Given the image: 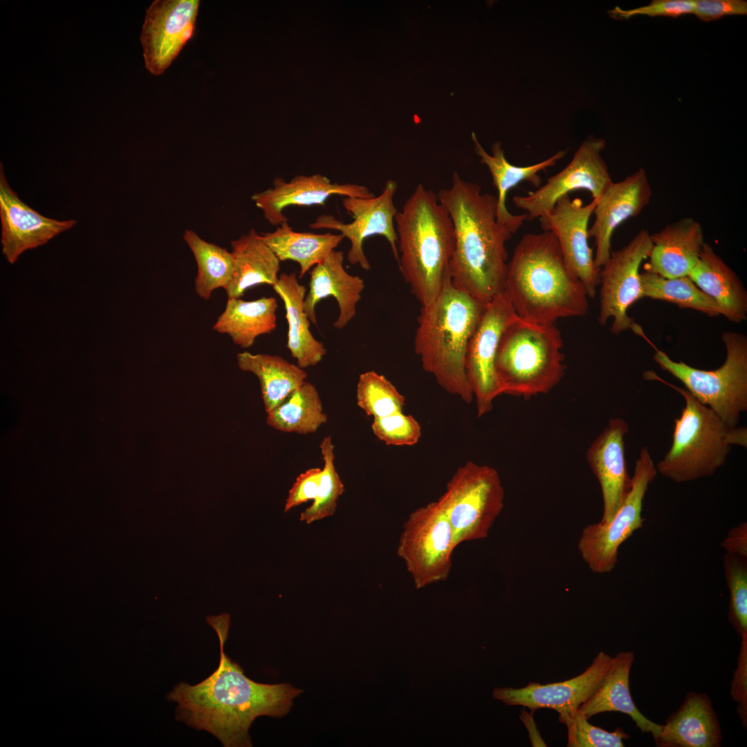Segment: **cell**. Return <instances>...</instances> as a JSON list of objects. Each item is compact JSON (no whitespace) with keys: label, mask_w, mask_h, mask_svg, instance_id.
Masks as SVG:
<instances>
[{"label":"cell","mask_w":747,"mask_h":747,"mask_svg":"<svg viewBox=\"0 0 747 747\" xmlns=\"http://www.w3.org/2000/svg\"><path fill=\"white\" fill-rule=\"evenodd\" d=\"M220 642L217 668L201 682L175 685L167 699L177 703L176 718L189 726L208 732L225 747L252 746L249 729L257 717H282L302 690L289 683L255 682L225 654L230 616L206 617Z\"/></svg>","instance_id":"obj_1"},{"label":"cell","mask_w":747,"mask_h":747,"mask_svg":"<svg viewBox=\"0 0 747 747\" xmlns=\"http://www.w3.org/2000/svg\"><path fill=\"white\" fill-rule=\"evenodd\" d=\"M453 223L455 244L449 265L452 284L486 304L503 292L506 243L513 234L497 220V196L454 172L437 193Z\"/></svg>","instance_id":"obj_2"},{"label":"cell","mask_w":747,"mask_h":747,"mask_svg":"<svg viewBox=\"0 0 747 747\" xmlns=\"http://www.w3.org/2000/svg\"><path fill=\"white\" fill-rule=\"evenodd\" d=\"M503 293L518 316L540 324L582 316L588 309L584 285L548 231L521 238L507 264Z\"/></svg>","instance_id":"obj_3"},{"label":"cell","mask_w":747,"mask_h":747,"mask_svg":"<svg viewBox=\"0 0 747 747\" xmlns=\"http://www.w3.org/2000/svg\"><path fill=\"white\" fill-rule=\"evenodd\" d=\"M485 306L454 286L449 273L437 297L421 306L417 319L414 344L423 369L468 404L474 396L465 372L466 351Z\"/></svg>","instance_id":"obj_4"},{"label":"cell","mask_w":747,"mask_h":747,"mask_svg":"<svg viewBox=\"0 0 747 747\" xmlns=\"http://www.w3.org/2000/svg\"><path fill=\"white\" fill-rule=\"evenodd\" d=\"M398 267L421 306L439 295L455 244L453 223L437 194L418 184L395 216Z\"/></svg>","instance_id":"obj_5"},{"label":"cell","mask_w":747,"mask_h":747,"mask_svg":"<svg viewBox=\"0 0 747 747\" xmlns=\"http://www.w3.org/2000/svg\"><path fill=\"white\" fill-rule=\"evenodd\" d=\"M643 376L673 388L685 403L680 417L674 419L672 445L656 465L657 472L676 483L692 481L712 475L726 461L732 445L746 448V427H728L685 388L653 371H645Z\"/></svg>","instance_id":"obj_6"},{"label":"cell","mask_w":747,"mask_h":747,"mask_svg":"<svg viewBox=\"0 0 747 747\" xmlns=\"http://www.w3.org/2000/svg\"><path fill=\"white\" fill-rule=\"evenodd\" d=\"M562 346L555 324L537 323L517 315L504 329L497 353L500 395L528 398L549 392L564 374Z\"/></svg>","instance_id":"obj_7"},{"label":"cell","mask_w":747,"mask_h":747,"mask_svg":"<svg viewBox=\"0 0 747 747\" xmlns=\"http://www.w3.org/2000/svg\"><path fill=\"white\" fill-rule=\"evenodd\" d=\"M723 364L714 370L693 367L672 360L656 350L654 360L664 371L679 380L694 398L710 408L730 427H737L747 409V338L735 331L723 332Z\"/></svg>","instance_id":"obj_8"},{"label":"cell","mask_w":747,"mask_h":747,"mask_svg":"<svg viewBox=\"0 0 747 747\" xmlns=\"http://www.w3.org/2000/svg\"><path fill=\"white\" fill-rule=\"evenodd\" d=\"M498 471L468 461L455 471L437 499L452 527L455 547L486 539L504 508Z\"/></svg>","instance_id":"obj_9"},{"label":"cell","mask_w":747,"mask_h":747,"mask_svg":"<svg viewBox=\"0 0 747 747\" xmlns=\"http://www.w3.org/2000/svg\"><path fill=\"white\" fill-rule=\"evenodd\" d=\"M455 549L451 525L436 500L415 509L407 517L397 555L419 589L448 580Z\"/></svg>","instance_id":"obj_10"},{"label":"cell","mask_w":747,"mask_h":747,"mask_svg":"<svg viewBox=\"0 0 747 747\" xmlns=\"http://www.w3.org/2000/svg\"><path fill=\"white\" fill-rule=\"evenodd\" d=\"M657 474L647 447L641 448L630 489L614 515L585 527L578 542L580 555L592 572H611L618 562V550L633 533L643 526V508L649 486Z\"/></svg>","instance_id":"obj_11"},{"label":"cell","mask_w":747,"mask_h":747,"mask_svg":"<svg viewBox=\"0 0 747 747\" xmlns=\"http://www.w3.org/2000/svg\"><path fill=\"white\" fill-rule=\"evenodd\" d=\"M604 139L590 136L582 142L572 160L561 171L524 196L513 198L514 205L523 210L526 221L540 219L557 201L577 190L589 192L592 199H598L613 182L608 167L601 156Z\"/></svg>","instance_id":"obj_12"},{"label":"cell","mask_w":747,"mask_h":747,"mask_svg":"<svg viewBox=\"0 0 747 747\" xmlns=\"http://www.w3.org/2000/svg\"><path fill=\"white\" fill-rule=\"evenodd\" d=\"M652 246L650 234L642 230L622 248L611 252L600 268L598 322L604 325L613 318L611 331L619 334L637 326L627 315L628 308L643 297L640 266Z\"/></svg>","instance_id":"obj_13"},{"label":"cell","mask_w":747,"mask_h":747,"mask_svg":"<svg viewBox=\"0 0 747 747\" xmlns=\"http://www.w3.org/2000/svg\"><path fill=\"white\" fill-rule=\"evenodd\" d=\"M397 188L395 181L388 180L381 194L377 196L367 199L344 196L342 205L353 218V221L344 223L333 215L322 214L308 227L340 232L351 242L347 260L352 265H359L363 270L371 268L363 250V243L367 238L374 235L382 236L387 240L398 262V237L394 224L398 210L394 201Z\"/></svg>","instance_id":"obj_14"},{"label":"cell","mask_w":747,"mask_h":747,"mask_svg":"<svg viewBox=\"0 0 747 747\" xmlns=\"http://www.w3.org/2000/svg\"><path fill=\"white\" fill-rule=\"evenodd\" d=\"M517 315L502 292L485 306L480 320L469 341L465 356V372L474 398L477 415L491 411L500 395L495 360L501 335Z\"/></svg>","instance_id":"obj_15"},{"label":"cell","mask_w":747,"mask_h":747,"mask_svg":"<svg viewBox=\"0 0 747 747\" xmlns=\"http://www.w3.org/2000/svg\"><path fill=\"white\" fill-rule=\"evenodd\" d=\"M597 202L593 199L584 204L580 199L567 195L539 219L542 230L556 237L566 264L592 299L600 282V268L595 264L589 244V223Z\"/></svg>","instance_id":"obj_16"},{"label":"cell","mask_w":747,"mask_h":747,"mask_svg":"<svg viewBox=\"0 0 747 747\" xmlns=\"http://www.w3.org/2000/svg\"><path fill=\"white\" fill-rule=\"evenodd\" d=\"M199 0H156L147 10L140 42L145 67L161 75L194 36Z\"/></svg>","instance_id":"obj_17"},{"label":"cell","mask_w":747,"mask_h":747,"mask_svg":"<svg viewBox=\"0 0 747 747\" xmlns=\"http://www.w3.org/2000/svg\"><path fill=\"white\" fill-rule=\"evenodd\" d=\"M652 189L645 169H638L618 182H612L598 199L589 237L596 246L595 264L601 268L611 253V238L616 229L627 219L640 214L652 199Z\"/></svg>","instance_id":"obj_18"},{"label":"cell","mask_w":747,"mask_h":747,"mask_svg":"<svg viewBox=\"0 0 747 747\" xmlns=\"http://www.w3.org/2000/svg\"><path fill=\"white\" fill-rule=\"evenodd\" d=\"M611 661L612 656L600 651L582 673L569 680L548 684L531 682L521 688H495L492 697L507 706H522L533 712L540 708L558 713L575 710L598 688Z\"/></svg>","instance_id":"obj_19"},{"label":"cell","mask_w":747,"mask_h":747,"mask_svg":"<svg viewBox=\"0 0 747 747\" xmlns=\"http://www.w3.org/2000/svg\"><path fill=\"white\" fill-rule=\"evenodd\" d=\"M0 219L2 251L14 264L26 250L42 246L71 228L74 219L59 221L46 217L23 202L12 190L0 164Z\"/></svg>","instance_id":"obj_20"},{"label":"cell","mask_w":747,"mask_h":747,"mask_svg":"<svg viewBox=\"0 0 747 747\" xmlns=\"http://www.w3.org/2000/svg\"><path fill=\"white\" fill-rule=\"evenodd\" d=\"M273 186L255 193L251 197L256 206L263 212L265 219L273 225H280L288 221L283 211L290 205H324L326 201L333 195L365 199L374 196L366 186L332 183L321 174L297 175L289 181L276 177Z\"/></svg>","instance_id":"obj_21"},{"label":"cell","mask_w":747,"mask_h":747,"mask_svg":"<svg viewBox=\"0 0 747 747\" xmlns=\"http://www.w3.org/2000/svg\"><path fill=\"white\" fill-rule=\"evenodd\" d=\"M628 430V424L622 418L611 419L587 452V461L601 488V522L611 519L631 487L625 451V436Z\"/></svg>","instance_id":"obj_22"},{"label":"cell","mask_w":747,"mask_h":747,"mask_svg":"<svg viewBox=\"0 0 747 747\" xmlns=\"http://www.w3.org/2000/svg\"><path fill=\"white\" fill-rule=\"evenodd\" d=\"M650 239L652 246L645 270L669 279L688 276L705 243L702 225L692 217L665 225Z\"/></svg>","instance_id":"obj_23"},{"label":"cell","mask_w":747,"mask_h":747,"mask_svg":"<svg viewBox=\"0 0 747 747\" xmlns=\"http://www.w3.org/2000/svg\"><path fill=\"white\" fill-rule=\"evenodd\" d=\"M658 747H719L722 732L710 698L706 693H688L654 739Z\"/></svg>","instance_id":"obj_24"},{"label":"cell","mask_w":747,"mask_h":747,"mask_svg":"<svg viewBox=\"0 0 747 747\" xmlns=\"http://www.w3.org/2000/svg\"><path fill=\"white\" fill-rule=\"evenodd\" d=\"M344 252L333 250L311 271L309 291L304 299V311L313 324H317L315 306L322 299L333 297L340 313L333 326L342 329L356 314V306L365 288L363 279L349 274L343 266Z\"/></svg>","instance_id":"obj_25"},{"label":"cell","mask_w":747,"mask_h":747,"mask_svg":"<svg viewBox=\"0 0 747 747\" xmlns=\"http://www.w3.org/2000/svg\"><path fill=\"white\" fill-rule=\"evenodd\" d=\"M472 138L475 153L479 156L480 163L488 167L492 184L497 191V220L513 234L523 225L526 216L524 214H513L508 211L506 206L508 192L522 182H528L538 188L542 183L540 173L555 165L559 160L565 156L567 151H558L552 156L533 165L517 166L507 160L499 142L494 143L490 155L481 145L474 132L472 133Z\"/></svg>","instance_id":"obj_26"},{"label":"cell","mask_w":747,"mask_h":747,"mask_svg":"<svg viewBox=\"0 0 747 747\" xmlns=\"http://www.w3.org/2000/svg\"><path fill=\"white\" fill-rule=\"evenodd\" d=\"M635 656L631 651L618 652L612 656L610 667L601 684L592 696L578 708L589 719L596 714L618 712L630 717L643 733L656 738L662 725L643 715L636 706L629 688V674Z\"/></svg>","instance_id":"obj_27"},{"label":"cell","mask_w":747,"mask_h":747,"mask_svg":"<svg viewBox=\"0 0 747 747\" xmlns=\"http://www.w3.org/2000/svg\"><path fill=\"white\" fill-rule=\"evenodd\" d=\"M690 279L717 304L719 313L732 322L747 318V291L735 271L704 243Z\"/></svg>","instance_id":"obj_28"},{"label":"cell","mask_w":747,"mask_h":747,"mask_svg":"<svg viewBox=\"0 0 747 747\" xmlns=\"http://www.w3.org/2000/svg\"><path fill=\"white\" fill-rule=\"evenodd\" d=\"M273 288L284 302L288 325L286 347L292 357L302 369L317 365L326 349L310 331V320L304 308L305 286L299 283L295 273H284Z\"/></svg>","instance_id":"obj_29"},{"label":"cell","mask_w":747,"mask_h":747,"mask_svg":"<svg viewBox=\"0 0 747 747\" xmlns=\"http://www.w3.org/2000/svg\"><path fill=\"white\" fill-rule=\"evenodd\" d=\"M234 273L225 289L228 299L241 298L259 284L273 286L278 281L280 261L255 229L230 241Z\"/></svg>","instance_id":"obj_30"},{"label":"cell","mask_w":747,"mask_h":747,"mask_svg":"<svg viewBox=\"0 0 747 747\" xmlns=\"http://www.w3.org/2000/svg\"><path fill=\"white\" fill-rule=\"evenodd\" d=\"M277 306V300L273 297H263L252 301L228 299L225 309L218 317L213 329L219 333L227 334L236 345L243 349L250 348L258 336L275 330Z\"/></svg>","instance_id":"obj_31"},{"label":"cell","mask_w":747,"mask_h":747,"mask_svg":"<svg viewBox=\"0 0 747 747\" xmlns=\"http://www.w3.org/2000/svg\"><path fill=\"white\" fill-rule=\"evenodd\" d=\"M237 361L240 369L258 378L266 413L282 403L307 377L304 369L279 356L243 351L237 353Z\"/></svg>","instance_id":"obj_32"},{"label":"cell","mask_w":747,"mask_h":747,"mask_svg":"<svg viewBox=\"0 0 747 747\" xmlns=\"http://www.w3.org/2000/svg\"><path fill=\"white\" fill-rule=\"evenodd\" d=\"M260 236L280 261L290 260L299 264V278L322 262L344 239L341 234L295 232L288 222Z\"/></svg>","instance_id":"obj_33"},{"label":"cell","mask_w":747,"mask_h":747,"mask_svg":"<svg viewBox=\"0 0 747 747\" xmlns=\"http://www.w3.org/2000/svg\"><path fill=\"white\" fill-rule=\"evenodd\" d=\"M267 414L269 426L299 434L314 433L327 421L316 387L306 381Z\"/></svg>","instance_id":"obj_34"},{"label":"cell","mask_w":747,"mask_h":747,"mask_svg":"<svg viewBox=\"0 0 747 747\" xmlns=\"http://www.w3.org/2000/svg\"><path fill=\"white\" fill-rule=\"evenodd\" d=\"M183 239L192 252L197 266L194 289L198 296L208 300L217 288L225 289L234 273L232 252L201 238L194 231L185 230Z\"/></svg>","instance_id":"obj_35"},{"label":"cell","mask_w":747,"mask_h":747,"mask_svg":"<svg viewBox=\"0 0 747 747\" xmlns=\"http://www.w3.org/2000/svg\"><path fill=\"white\" fill-rule=\"evenodd\" d=\"M640 281L645 297L671 302L679 308H691L710 317L720 315L715 302L688 276L669 279L645 270L640 273Z\"/></svg>","instance_id":"obj_36"},{"label":"cell","mask_w":747,"mask_h":747,"mask_svg":"<svg viewBox=\"0 0 747 747\" xmlns=\"http://www.w3.org/2000/svg\"><path fill=\"white\" fill-rule=\"evenodd\" d=\"M356 400L358 406L374 418L402 412L405 397L383 375L367 371L359 376Z\"/></svg>","instance_id":"obj_37"},{"label":"cell","mask_w":747,"mask_h":747,"mask_svg":"<svg viewBox=\"0 0 747 747\" xmlns=\"http://www.w3.org/2000/svg\"><path fill=\"white\" fill-rule=\"evenodd\" d=\"M320 448L324 461L319 490L313 504L301 513L299 520L307 524L333 516L344 484L335 469L334 445L330 436L323 438Z\"/></svg>","instance_id":"obj_38"},{"label":"cell","mask_w":747,"mask_h":747,"mask_svg":"<svg viewBox=\"0 0 747 747\" xmlns=\"http://www.w3.org/2000/svg\"><path fill=\"white\" fill-rule=\"evenodd\" d=\"M559 721L567 728L568 747H623L630 738L620 727L608 732L591 724L578 709L559 712Z\"/></svg>","instance_id":"obj_39"},{"label":"cell","mask_w":747,"mask_h":747,"mask_svg":"<svg viewBox=\"0 0 747 747\" xmlns=\"http://www.w3.org/2000/svg\"><path fill=\"white\" fill-rule=\"evenodd\" d=\"M723 565L730 593L728 620L743 638L747 636V559L726 553Z\"/></svg>","instance_id":"obj_40"},{"label":"cell","mask_w":747,"mask_h":747,"mask_svg":"<svg viewBox=\"0 0 747 747\" xmlns=\"http://www.w3.org/2000/svg\"><path fill=\"white\" fill-rule=\"evenodd\" d=\"M371 430L380 441L394 446H412L421 436V427L412 415L397 412L374 418Z\"/></svg>","instance_id":"obj_41"},{"label":"cell","mask_w":747,"mask_h":747,"mask_svg":"<svg viewBox=\"0 0 747 747\" xmlns=\"http://www.w3.org/2000/svg\"><path fill=\"white\" fill-rule=\"evenodd\" d=\"M693 9L694 0H654L647 6L629 10L616 6L608 12L614 19H628L637 15L679 17L692 14Z\"/></svg>","instance_id":"obj_42"},{"label":"cell","mask_w":747,"mask_h":747,"mask_svg":"<svg viewBox=\"0 0 747 747\" xmlns=\"http://www.w3.org/2000/svg\"><path fill=\"white\" fill-rule=\"evenodd\" d=\"M322 469L312 468L301 473L296 478L288 491L284 513L309 500H314L317 495Z\"/></svg>","instance_id":"obj_43"},{"label":"cell","mask_w":747,"mask_h":747,"mask_svg":"<svg viewBox=\"0 0 747 747\" xmlns=\"http://www.w3.org/2000/svg\"><path fill=\"white\" fill-rule=\"evenodd\" d=\"M692 14L708 22L729 15H746L747 1L744 0H694Z\"/></svg>","instance_id":"obj_44"},{"label":"cell","mask_w":747,"mask_h":747,"mask_svg":"<svg viewBox=\"0 0 747 747\" xmlns=\"http://www.w3.org/2000/svg\"><path fill=\"white\" fill-rule=\"evenodd\" d=\"M731 696L738 703L737 712L742 726L747 727V636L741 638L738 665L731 684Z\"/></svg>","instance_id":"obj_45"},{"label":"cell","mask_w":747,"mask_h":747,"mask_svg":"<svg viewBox=\"0 0 747 747\" xmlns=\"http://www.w3.org/2000/svg\"><path fill=\"white\" fill-rule=\"evenodd\" d=\"M726 553L747 559V523L733 527L721 543Z\"/></svg>","instance_id":"obj_46"}]
</instances>
